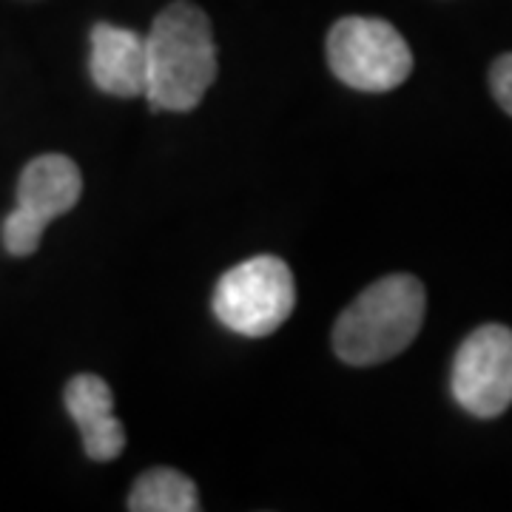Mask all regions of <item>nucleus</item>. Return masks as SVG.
I'll return each instance as SVG.
<instances>
[{"label":"nucleus","mask_w":512,"mask_h":512,"mask_svg":"<svg viewBox=\"0 0 512 512\" xmlns=\"http://www.w3.org/2000/svg\"><path fill=\"white\" fill-rule=\"evenodd\" d=\"M146 97L154 111H191L217 80V46L200 6L174 0L146 35Z\"/></svg>","instance_id":"obj_1"},{"label":"nucleus","mask_w":512,"mask_h":512,"mask_svg":"<svg viewBox=\"0 0 512 512\" xmlns=\"http://www.w3.org/2000/svg\"><path fill=\"white\" fill-rule=\"evenodd\" d=\"M424 311L427 296L416 276H384L359 293L356 302L336 319L333 350L345 365H382L416 342Z\"/></svg>","instance_id":"obj_2"},{"label":"nucleus","mask_w":512,"mask_h":512,"mask_svg":"<svg viewBox=\"0 0 512 512\" xmlns=\"http://www.w3.org/2000/svg\"><path fill=\"white\" fill-rule=\"evenodd\" d=\"M296 285L285 259L254 256L225 271L214 288V313L222 325L248 339L271 336L288 322Z\"/></svg>","instance_id":"obj_3"},{"label":"nucleus","mask_w":512,"mask_h":512,"mask_svg":"<svg viewBox=\"0 0 512 512\" xmlns=\"http://www.w3.org/2000/svg\"><path fill=\"white\" fill-rule=\"evenodd\" d=\"M333 74L356 92H393L413 72V52L393 23L382 18H342L328 35Z\"/></svg>","instance_id":"obj_4"},{"label":"nucleus","mask_w":512,"mask_h":512,"mask_svg":"<svg viewBox=\"0 0 512 512\" xmlns=\"http://www.w3.org/2000/svg\"><path fill=\"white\" fill-rule=\"evenodd\" d=\"M453 399L476 419H495L512 404V330L481 325L453 359Z\"/></svg>","instance_id":"obj_5"},{"label":"nucleus","mask_w":512,"mask_h":512,"mask_svg":"<svg viewBox=\"0 0 512 512\" xmlns=\"http://www.w3.org/2000/svg\"><path fill=\"white\" fill-rule=\"evenodd\" d=\"M89 72L100 92L114 97L146 94V37L123 26L97 23L92 29Z\"/></svg>","instance_id":"obj_6"},{"label":"nucleus","mask_w":512,"mask_h":512,"mask_svg":"<svg viewBox=\"0 0 512 512\" xmlns=\"http://www.w3.org/2000/svg\"><path fill=\"white\" fill-rule=\"evenodd\" d=\"M66 410L80 427L83 450L92 461H111L126 447V430L114 419V399L100 376L80 373L66 384Z\"/></svg>","instance_id":"obj_7"},{"label":"nucleus","mask_w":512,"mask_h":512,"mask_svg":"<svg viewBox=\"0 0 512 512\" xmlns=\"http://www.w3.org/2000/svg\"><path fill=\"white\" fill-rule=\"evenodd\" d=\"M83 191V177L74 160L63 154H43L23 168L18 180V208L35 220L49 222L72 211Z\"/></svg>","instance_id":"obj_8"},{"label":"nucleus","mask_w":512,"mask_h":512,"mask_svg":"<svg viewBox=\"0 0 512 512\" xmlns=\"http://www.w3.org/2000/svg\"><path fill=\"white\" fill-rule=\"evenodd\" d=\"M131 512H197L200 498L194 481L171 467H154L137 478L128 495Z\"/></svg>","instance_id":"obj_9"},{"label":"nucleus","mask_w":512,"mask_h":512,"mask_svg":"<svg viewBox=\"0 0 512 512\" xmlns=\"http://www.w3.org/2000/svg\"><path fill=\"white\" fill-rule=\"evenodd\" d=\"M46 231V222L35 220L32 214L15 208L6 222H3V242H6V251L15 256H32L43 239Z\"/></svg>","instance_id":"obj_10"},{"label":"nucleus","mask_w":512,"mask_h":512,"mask_svg":"<svg viewBox=\"0 0 512 512\" xmlns=\"http://www.w3.org/2000/svg\"><path fill=\"white\" fill-rule=\"evenodd\" d=\"M490 89L498 106L512 117V55H501L490 69Z\"/></svg>","instance_id":"obj_11"}]
</instances>
